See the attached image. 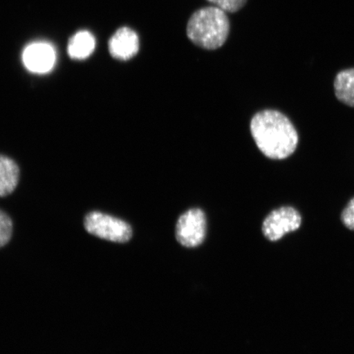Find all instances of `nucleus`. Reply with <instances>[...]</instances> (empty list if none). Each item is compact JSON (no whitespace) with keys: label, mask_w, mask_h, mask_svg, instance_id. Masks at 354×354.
Here are the masks:
<instances>
[{"label":"nucleus","mask_w":354,"mask_h":354,"mask_svg":"<svg viewBox=\"0 0 354 354\" xmlns=\"http://www.w3.org/2000/svg\"><path fill=\"white\" fill-rule=\"evenodd\" d=\"M86 232L103 240L126 243L132 237L131 225L123 220L100 212H91L84 221Z\"/></svg>","instance_id":"3"},{"label":"nucleus","mask_w":354,"mask_h":354,"mask_svg":"<svg viewBox=\"0 0 354 354\" xmlns=\"http://www.w3.org/2000/svg\"><path fill=\"white\" fill-rule=\"evenodd\" d=\"M207 221L205 212L193 209L185 212L177 221L176 237L181 245L196 248L205 241Z\"/></svg>","instance_id":"4"},{"label":"nucleus","mask_w":354,"mask_h":354,"mask_svg":"<svg viewBox=\"0 0 354 354\" xmlns=\"http://www.w3.org/2000/svg\"><path fill=\"white\" fill-rule=\"evenodd\" d=\"M335 95L343 104L354 107V68L342 71L335 79Z\"/></svg>","instance_id":"10"},{"label":"nucleus","mask_w":354,"mask_h":354,"mask_svg":"<svg viewBox=\"0 0 354 354\" xmlns=\"http://www.w3.org/2000/svg\"><path fill=\"white\" fill-rule=\"evenodd\" d=\"M231 22L225 11L216 6L199 8L189 17L187 35L190 41L207 50H215L227 41Z\"/></svg>","instance_id":"2"},{"label":"nucleus","mask_w":354,"mask_h":354,"mask_svg":"<svg viewBox=\"0 0 354 354\" xmlns=\"http://www.w3.org/2000/svg\"><path fill=\"white\" fill-rule=\"evenodd\" d=\"M12 233V220L6 212L0 210V248L6 245L10 241Z\"/></svg>","instance_id":"11"},{"label":"nucleus","mask_w":354,"mask_h":354,"mask_svg":"<svg viewBox=\"0 0 354 354\" xmlns=\"http://www.w3.org/2000/svg\"><path fill=\"white\" fill-rule=\"evenodd\" d=\"M250 130L260 151L269 158H286L297 148V131L289 118L278 111L264 110L256 113Z\"/></svg>","instance_id":"1"},{"label":"nucleus","mask_w":354,"mask_h":354,"mask_svg":"<svg viewBox=\"0 0 354 354\" xmlns=\"http://www.w3.org/2000/svg\"><path fill=\"white\" fill-rule=\"evenodd\" d=\"M225 12L234 13L245 7L248 0H207Z\"/></svg>","instance_id":"12"},{"label":"nucleus","mask_w":354,"mask_h":354,"mask_svg":"<svg viewBox=\"0 0 354 354\" xmlns=\"http://www.w3.org/2000/svg\"><path fill=\"white\" fill-rule=\"evenodd\" d=\"M19 167L10 158L0 155V197L10 196L19 184Z\"/></svg>","instance_id":"8"},{"label":"nucleus","mask_w":354,"mask_h":354,"mask_svg":"<svg viewBox=\"0 0 354 354\" xmlns=\"http://www.w3.org/2000/svg\"><path fill=\"white\" fill-rule=\"evenodd\" d=\"M343 224L348 229L354 231V198L348 202L342 214Z\"/></svg>","instance_id":"13"},{"label":"nucleus","mask_w":354,"mask_h":354,"mask_svg":"<svg viewBox=\"0 0 354 354\" xmlns=\"http://www.w3.org/2000/svg\"><path fill=\"white\" fill-rule=\"evenodd\" d=\"M95 48V37L90 32L83 30L75 34L70 39L68 52L71 59L82 60L90 57L94 52Z\"/></svg>","instance_id":"9"},{"label":"nucleus","mask_w":354,"mask_h":354,"mask_svg":"<svg viewBox=\"0 0 354 354\" xmlns=\"http://www.w3.org/2000/svg\"><path fill=\"white\" fill-rule=\"evenodd\" d=\"M22 61L30 72L46 73L54 68L56 61L55 51L47 43H33L25 48L22 54Z\"/></svg>","instance_id":"6"},{"label":"nucleus","mask_w":354,"mask_h":354,"mask_svg":"<svg viewBox=\"0 0 354 354\" xmlns=\"http://www.w3.org/2000/svg\"><path fill=\"white\" fill-rule=\"evenodd\" d=\"M302 223V216L292 207H281L274 210L263 221V232L271 241L281 240L286 234L297 231Z\"/></svg>","instance_id":"5"},{"label":"nucleus","mask_w":354,"mask_h":354,"mask_svg":"<svg viewBox=\"0 0 354 354\" xmlns=\"http://www.w3.org/2000/svg\"><path fill=\"white\" fill-rule=\"evenodd\" d=\"M111 56L122 61L131 59L140 50V39L134 30L127 26L118 29L109 43Z\"/></svg>","instance_id":"7"}]
</instances>
